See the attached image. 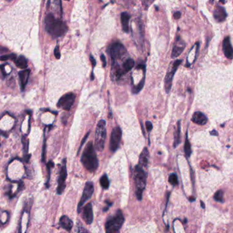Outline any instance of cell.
<instances>
[{"label":"cell","mask_w":233,"mask_h":233,"mask_svg":"<svg viewBox=\"0 0 233 233\" xmlns=\"http://www.w3.org/2000/svg\"><path fill=\"white\" fill-rule=\"evenodd\" d=\"M120 19H121V22H122V27L123 31L126 32V33H128L129 31V20H130L131 16L130 14H129L126 12H123V13H121V15H120Z\"/></svg>","instance_id":"cell-20"},{"label":"cell","mask_w":233,"mask_h":233,"mask_svg":"<svg viewBox=\"0 0 233 233\" xmlns=\"http://www.w3.org/2000/svg\"><path fill=\"white\" fill-rule=\"evenodd\" d=\"M110 52L112 60H117L121 58L126 54V49L122 43L116 42L111 45Z\"/></svg>","instance_id":"cell-11"},{"label":"cell","mask_w":233,"mask_h":233,"mask_svg":"<svg viewBox=\"0 0 233 233\" xmlns=\"http://www.w3.org/2000/svg\"><path fill=\"white\" fill-rule=\"evenodd\" d=\"M7 1H8V2H10V1H12V0H7Z\"/></svg>","instance_id":"cell-44"},{"label":"cell","mask_w":233,"mask_h":233,"mask_svg":"<svg viewBox=\"0 0 233 233\" xmlns=\"http://www.w3.org/2000/svg\"><path fill=\"white\" fill-rule=\"evenodd\" d=\"M59 48H60V47H59V45H57L54 49V55H55V57L56 58V59H58V60L60 59V57H61L60 49Z\"/></svg>","instance_id":"cell-33"},{"label":"cell","mask_w":233,"mask_h":233,"mask_svg":"<svg viewBox=\"0 0 233 233\" xmlns=\"http://www.w3.org/2000/svg\"><path fill=\"white\" fill-rule=\"evenodd\" d=\"M100 184L103 190H108L110 187V181L107 175H103L100 179Z\"/></svg>","instance_id":"cell-24"},{"label":"cell","mask_w":233,"mask_h":233,"mask_svg":"<svg viewBox=\"0 0 233 233\" xmlns=\"http://www.w3.org/2000/svg\"><path fill=\"white\" fill-rule=\"evenodd\" d=\"M45 28L47 33L53 38H58L67 32V25L60 19L55 18L51 13H49L45 19Z\"/></svg>","instance_id":"cell-1"},{"label":"cell","mask_w":233,"mask_h":233,"mask_svg":"<svg viewBox=\"0 0 233 233\" xmlns=\"http://www.w3.org/2000/svg\"><path fill=\"white\" fill-rule=\"evenodd\" d=\"M169 182L170 183L173 185V186H175L178 184V179H177V176H176L175 174H172L169 177Z\"/></svg>","instance_id":"cell-29"},{"label":"cell","mask_w":233,"mask_h":233,"mask_svg":"<svg viewBox=\"0 0 233 233\" xmlns=\"http://www.w3.org/2000/svg\"><path fill=\"white\" fill-rule=\"evenodd\" d=\"M105 203L107 205V207H110V206L112 205V204H113L111 202H110V200H105Z\"/></svg>","instance_id":"cell-40"},{"label":"cell","mask_w":233,"mask_h":233,"mask_svg":"<svg viewBox=\"0 0 233 233\" xmlns=\"http://www.w3.org/2000/svg\"><path fill=\"white\" fill-rule=\"evenodd\" d=\"M146 127L147 131H148V132L151 131V130L152 129V125L151 122H150V121L146 122Z\"/></svg>","instance_id":"cell-35"},{"label":"cell","mask_w":233,"mask_h":233,"mask_svg":"<svg viewBox=\"0 0 233 233\" xmlns=\"http://www.w3.org/2000/svg\"><path fill=\"white\" fill-rule=\"evenodd\" d=\"M82 218L85 221V222L88 225L92 224L94 220V214L92 210V206L91 203H88L83 208L82 212Z\"/></svg>","instance_id":"cell-12"},{"label":"cell","mask_w":233,"mask_h":233,"mask_svg":"<svg viewBox=\"0 0 233 233\" xmlns=\"http://www.w3.org/2000/svg\"><path fill=\"white\" fill-rule=\"evenodd\" d=\"M210 133L212 135H218V133L217 131H216V130H213L210 132Z\"/></svg>","instance_id":"cell-41"},{"label":"cell","mask_w":233,"mask_h":233,"mask_svg":"<svg viewBox=\"0 0 233 233\" xmlns=\"http://www.w3.org/2000/svg\"><path fill=\"white\" fill-rule=\"evenodd\" d=\"M89 135H90V132H88V133L86 134V135H85V136L84 137V139L83 140H82V141H81V144H80V147H79V151H78V153L79 152V151H80V150H81V147H82V146H83L84 145V142H85V141H86V140H87V138L88 137H89Z\"/></svg>","instance_id":"cell-34"},{"label":"cell","mask_w":233,"mask_h":233,"mask_svg":"<svg viewBox=\"0 0 233 233\" xmlns=\"http://www.w3.org/2000/svg\"><path fill=\"white\" fill-rule=\"evenodd\" d=\"M174 18H175V19H179L181 18V13H180V12H176V13H174Z\"/></svg>","instance_id":"cell-37"},{"label":"cell","mask_w":233,"mask_h":233,"mask_svg":"<svg viewBox=\"0 0 233 233\" xmlns=\"http://www.w3.org/2000/svg\"><path fill=\"white\" fill-rule=\"evenodd\" d=\"M67 177V170H66V159L64 158L62 160V165L59 176L58 179V187L57 193L59 195L62 194L66 187L65 181Z\"/></svg>","instance_id":"cell-7"},{"label":"cell","mask_w":233,"mask_h":233,"mask_svg":"<svg viewBox=\"0 0 233 233\" xmlns=\"http://www.w3.org/2000/svg\"><path fill=\"white\" fill-rule=\"evenodd\" d=\"M189 200H190L191 202H194V201H195V200H196V199L194 198V197H189Z\"/></svg>","instance_id":"cell-43"},{"label":"cell","mask_w":233,"mask_h":233,"mask_svg":"<svg viewBox=\"0 0 233 233\" xmlns=\"http://www.w3.org/2000/svg\"><path fill=\"white\" fill-rule=\"evenodd\" d=\"M106 140V122L104 120H99L97 124L95 131V145L96 149L99 152L103 151L105 147Z\"/></svg>","instance_id":"cell-5"},{"label":"cell","mask_w":233,"mask_h":233,"mask_svg":"<svg viewBox=\"0 0 233 233\" xmlns=\"http://www.w3.org/2000/svg\"><path fill=\"white\" fill-rule=\"evenodd\" d=\"M184 150H185V155H186L187 157H190L191 154V148L190 142V141H189V139H188L187 133V135H186V140H185V142Z\"/></svg>","instance_id":"cell-25"},{"label":"cell","mask_w":233,"mask_h":233,"mask_svg":"<svg viewBox=\"0 0 233 233\" xmlns=\"http://www.w3.org/2000/svg\"><path fill=\"white\" fill-rule=\"evenodd\" d=\"M154 0H141V4H142L144 9L147 10L150 7V6L151 5Z\"/></svg>","instance_id":"cell-31"},{"label":"cell","mask_w":233,"mask_h":233,"mask_svg":"<svg viewBox=\"0 0 233 233\" xmlns=\"http://www.w3.org/2000/svg\"><path fill=\"white\" fill-rule=\"evenodd\" d=\"M222 49L224 54L226 57L229 59V60H232L233 58V48L231 45V40H230L229 36L226 37L223 40Z\"/></svg>","instance_id":"cell-13"},{"label":"cell","mask_w":233,"mask_h":233,"mask_svg":"<svg viewBox=\"0 0 233 233\" xmlns=\"http://www.w3.org/2000/svg\"><path fill=\"white\" fill-rule=\"evenodd\" d=\"M16 66L19 69H25L28 66V60L23 55H19L15 60Z\"/></svg>","instance_id":"cell-21"},{"label":"cell","mask_w":233,"mask_h":233,"mask_svg":"<svg viewBox=\"0 0 233 233\" xmlns=\"http://www.w3.org/2000/svg\"><path fill=\"white\" fill-rule=\"evenodd\" d=\"M122 139V130L119 126L114 128L112 130L110 141V149L112 152H116L117 149L119 148L120 141Z\"/></svg>","instance_id":"cell-10"},{"label":"cell","mask_w":233,"mask_h":233,"mask_svg":"<svg viewBox=\"0 0 233 233\" xmlns=\"http://www.w3.org/2000/svg\"><path fill=\"white\" fill-rule=\"evenodd\" d=\"M200 204H201V206H202V209H205V205L204 204V202H203L202 201H201V202H200Z\"/></svg>","instance_id":"cell-42"},{"label":"cell","mask_w":233,"mask_h":233,"mask_svg":"<svg viewBox=\"0 0 233 233\" xmlns=\"http://www.w3.org/2000/svg\"><path fill=\"white\" fill-rule=\"evenodd\" d=\"M94 191V183L92 182L88 181L85 185V187L83 191V194L81 197L80 201H79L78 206H77V212L79 213L81 211L82 207H83L84 205L87 200H89L92 196L93 195V193Z\"/></svg>","instance_id":"cell-8"},{"label":"cell","mask_w":233,"mask_h":233,"mask_svg":"<svg viewBox=\"0 0 233 233\" xmlns=\"http://www.w3.org/2000/svg\"><path fill=\"white\" fill-rule=\"evenodd\" d=\"M66 1H70V0H66Z\"/></svg>","instance_id":"cell-45"},{"label":"cell","mask_w":233,"mask_h":233,"mask_svg":"<svg viewBox=\"0 0 233 233\" xmlns=\"http://www.w3.org/2000/svg\"><path fill=\"white\" fill-rule=\"evenodd\" d=\"M135 65V62L131 58H129L128 60H126L125 61V62L123 64L122 66V70L124 73H127L133 69V67Z\"/></svg>","instance_id":"cell-23"},{"label":"cell","mask_w":233,"mask_h":233,"mask_svg":"<svg viewBox=\"0 0 233 233\" xmlns=\"http://www.w3.org/2000/svg\"><path fill=\"white\" fill-rule=\"evenodd\" d=\"M22 142L23 145V150H24V152L27 153L28 152V140H26L25 137H23L22 138Z\"/></svg>","instance_id":"cell-32"},{"label":"cell","mask_w":233,"mask_h":233,"mask_svg":"<svg viewBox=\"0 0 233 233\" xmlns=\"http://www.w3.org/2000/svg\"><path fill=\"white\" fill-rule=\"evenodd\" d=\"M144 81H145V76L144 77L143 79H141V81L140 82L139 84H138V85H137V86H135L133 90V92L134 94H137L139 92H140L141 90L142 89L143 87H144Z\"/></svg>","instance_id":"cell-27"},{"label":"cell","mask_w":233,"mask_h":233,"mask_svg":"<svg viewBox=\"0 0 233 233\" xmlns=\"http://www.w3.org/2000/svg\"><path fill=\"white\" fill-rule=\"evenodd\" d=\"M101 60L102 63H103V67H105L106 66V64H107V62H106L105 56L104 55H103V54H101Z\"/></svg>","instance_id":"cell-36"},{"label":"cell","mask_w":233,"mask_h":233,"mask_svg":"<svg viewBox=\"0 0 233 233\" xmlns=\"http://www.w3.org/2000/svg\"><path fill=\"white\" fill-rule=\"evenodd\" d=\"M149 152L147 148H144L141 152L139 158V165L144 168L148 167V161H149Z\"/></svg>","instance_id":"cell-18"},{"label":"cell","mask_w":233,"mask_h":233,"mask_svg":"<svg viewBox=\"0 0 233 233\" xmlns=\"http://www.w3.org/2000/svg\"><path fill=\"white\" fill-rule=\"evenodd\" d=\"M9 59H10V60H15L17 59V55L14 54H8V55H2V57H1V60H2V61L9 60Z\"/></svg>","instance_id":"cell-30"},{"label":"cell","mask_w":233,"mask_h":233,"mask_svg":"<svg viewBox=\"0 0 233 233\" xmlns=\"http://www.w3.org/2000/svg\"><path fill=\"white\" fill-rule=\"evenodd\" d=\"M54 164L51 161H49V163H47V172H48V176H47V181L46 182L47 187H49V182L50 181V175H51V169L52 167H54Z\"/></svg>","instance_id":"cell-28"},{"label":"cell","mask_w":233,"mask_h":233,"mask_svg":"<svg viewBox=\"0 0 233 233\" xmlns=\"http://www.w3.org/2000/svg\"><path fill=\"white\" fill-rule=\"evenodd\" d=\"M60 225L62 228L65 229L66 231H70L73 226V223L69 217L63 215L60 219Z\"/></svg>","instance_id":"cell-19"},{"label":"cell","mask_w":233,"mask_h":233,"mask_svg":"<svg viewBox=\"0 0 233 233\" xmlns=\"http://www.w3.org/2000/svg\"><path fill=\"white\" fill-rule=\"evenodd\" d=\"M90 60L91 61V63H92V65L93 66V67L95 66L96 64V62L95 60V59L94 58L92 55H90Z\"/></svg>","instance_id":"cell-38"},{"label":"cell","mask_w":233,"mask_h":233,"mask_svg":"<svg viewBox=\"0 0 233 233\" xmlns=\"http://www.w3.org/2000/svg\"><path fill=\"white\" fill-rule=\"evenodd\" d=\"M181 62L182 61L180 60H176L171 63L169 68H168L166 78H165V88H166V91L167 93H169L171 90L174 75H175L176 70H177L178 67L179 66L180 64H181Z\"/></svg>","instance_id":"cell-6"},{"label":"cell","mask_w":233,"mask_h":233,"mask_svg":"<svg viewBox=\"0 0 233 233\" xmlns=\"http://www.w3.org/2000/svg\"><path fill=\"white\" fill-rule=\"evenodd\" d=\"M214 199L217 202H224V191L222 190H218L215 194Z\"/></svg>","instance_id":"cell-26"},{"label":"cell","mask_w":233,"mask_h":233,"mask_svg":"<svg viewBox=\"0 0 233 233\" xmlns=\"http://www.w3.org/2000/svg\"><path fill=\"white\" fill-rule=\"evenodd\" d=\"M213 17L217 22H222L227 17V13L225 9L220 6H217L213 12Z\"/></svg>","instance_id":"cell-15"},{"label":"cell","mask_w":233,"mask_h":233,"mask_svg":"<svg viewBox=\"0 0 233 233\" xmlns=\"http://www.w3.org/2000/svg\"><path fill=\"white\" fill-rule=\"evenodd\" d=\"M191 121L197 124L200 125H205L207 122L208 120L207 118L205 115L202 113L200 111H196V113H194L192 118H191Z\"/></svg>","instance_id":"cell-17"},{"label":"cell","mask_w":233,"mask_h":233,"mask_svg":"<svg viewBox=\"0 0 233 233\" xmlns=\"http://www.w3.org/2000/svg\"><path fill=\"white\" fill-rule=\"evenodd\" d=\"M81 161L84 167L90 172H94L99 166V160L94 146L89 142L82 152Z\"/></svg>","instance_id":"cell-2"},{"label":"cell","mask_w":233,"mask_h":233,"mask_svg":"<svg viewBox=\"0 0 233 233\" xmlns=\"http://www.w3.org/2000/svg\"><path fill=\"white\" fill-rule=\"evenodd\" d=\"M185 47V42L182 40H181L180 37H179V39L176 40V43L174 45L172 52V58H177L182 54V52L183 51V50Z\"/></svg>","instance_id":"cell-14"},{"label":"cell","mask_w":233,"mask_h":233,"mask_svg":"<svg viewBox=\"0 0 233 233\" xmlns=\"http://www.w3.org/2000/svg\"><path fill=\"white\" fill-rule=\"evenodd\" d=\"M125 222V217L121 210L117 211L113 217L109 218L105 223V231L108 233L118 232Z\"/></svg>","instance_id":"cell-4"},{"label":"cell","mask_w":233,"mask_h":233,"mask_svg":"<svg viewBox=\"0 0 233 233\" xmlns=\"http://www.w3.org/2000/svg\"><path fill=\"white\" fill-rule=\"evenodd\" d=\"M78 228H79V230L77 231L78 232H88V231H87V230H85V229L84 228L83 226H79V227H78Z\"/></svg>","instance_id":"cell-39"},{"label":"cell","mask_w":233,"mask_h":233,"mask_svg":"<svg viewBox=\"0 0 233 233\" xmlns=\"http://www.w3.org/2000/svg\"><path fill=\"white\" fill-rule=\"evenodd\" d=\"M181 143V120L177 122V128L175 133V141H174V147L176 148Z\"/></svg>","instance_id":"cell-22"},{"label":"cell","mask_w":233,"mask_h":233,"mask_svg":"<svg viewBox=\"0 0 233 233\" xmlns=\"http://www.w3.org/2000/svg\"><path fill=\"white\" fill-rule=\"evenodd\" d=\"M146 176L147 174L144 170V167L140 166L139 164L135 166L134 170V181L136 188V196L138 200L142 198V194L145 190L146 185Z\"/></svg>","instance_id":"cell-3"},{"label":"cell","mask_w":233,"mask_h":233,"mask_svg":"<svg viewBox=\"0 0 233 233\" xmlns=\"http://www.w3.org/2000/svg\"><path fill=\"white\" fill-rule=\"evenodd\" d=\"M29 75H30V70L29 69H25L24 70H21V71H20L19 73L21 89L22 91L25 90V88L28 82Z\"/></svg>","instance_id":"cell-16"},{"label":"cell","mask_w":233,"mask_h":233,"mask_svg":"<svg viewBox=\"0 0 233 233\" xmlns=\"http://www.w3.org/2000/svg\"><path fill=\"white\" fill-rule=\"evenodd\" d=\"M76 95L73 92H69L64 94L59 99L57 106L59 108L63 109L64 110L69 111L75 101Z\"/></svg>","instance_id":"cell-9"}]
</instances>
